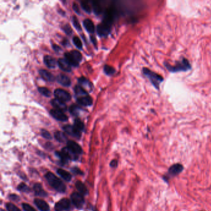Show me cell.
Returning <instances> with one entry per match:
<instances>
[{
    "instance_id": "cell-1",
    "label": "cell",
    "mask_w": 211,
    "mask_h": 211,
    "mask_svg": "<svg viewBox=\"0 0 211 211\" xmlns=\"http://www.w3.org/2000/svg\"><path fill=\"white\" fill-rule=\"evenodd\" d=\"M165 65L168 69V70L172 73H176L179 71H186L190 70L191 68L189 61L186 58H183V59L179 61H176L174 65H170L168 63H165Z\"/></svg>"
},
{
    "instance_id": "cell-2",
    "label": "cell",
    "mask_w": 211,
    "mask_h": 211,
    "mask_svg": "<svg viewBox=\"0 0 211 211\" xmlns=\"http://www.w3.org/2000/svg\"><path fill=\"white\" fill-rule=\"evenodd\" d=\"M45 178L47 180L49 183L51 185V186H52L57 191L60 193H64L65 191V185L53 173L51 172L47 173L45 175Z\"/></svg>"
},
{
    "instance_id": "cell-3",
    "label": "cell",
    "mask_w": 211,
    "mask_h": 211,
    "mask_svg": "<svg viewBox=\"0 0 211 211\" xmlns=\"http://www.w3.org/2000/svg\"><path fill=\"white\" fill-rule=\"evenodd\" d=\"M143 73L146 77H147L152 84L156 88L158 89L160 84L163 82V78L162 76L157 74L156 73L150 70L148 68H144L143 69Z\"/></svg>"
},
{
    "instance_id": "cell-4",
    "label": "cell",
    "mask_w": 211,
    "mask_h": 211,
    "mask_svg": "<svg viewBox=\"0 0 211 211\" xmlns=\"http://www.w3.org/2000/svg\"><path fill=\"white\" fill-rule=\"evenodd\" d=\"M184 167L181 163H175L170 166L168 170L167 173L163 175V179L165 182H168V181L178 175L183 170Z\"/></svg>"
},
{
    "instance_id": "cell-5",
    "label": "cell",
    "mask_w": 211,
    "mask_h": 211,
    "mask_svg": "<svg viewBox=\"0 0 211 211\" xmlns=\"http://www.w3.org/2000/svg\"><path fill=\"white\" fill-rule=\"evenodd\" d=\"M64 57L70 65L73 66H77L82 58L81 53L77 50H73L65 53Z\"/></svg>"
},
{
    "instance_id": "cell-6",
    "label": "cell",
    "mask_w": 211,
    "mask_h": 211,
    "mask_svg": "<svg viewBox=\"0 0 211 211\" xmlns=\"http://www.w3.org/2000/svg\"><path fill=\"white\" fill-rule=\"evenodd\" d=\"M54 95L56 97V99L64 102H68L71 99V94L67 91L61 89H56L54 92Z\"/></svg>"
},
{
    "instance_id": "cell-7",
    "label": "cell",
    "mask_w": 211,
    "mask_h": 211,
    "mask_svg": "<svg viewBox=\"0 0 211 211\" xmlns=\"http://www.w3.org/2000/svg\"><path fill=\"white\" fill-rule=\"evenodd\" d=\"M111 26V24L103 21L100 24L97 26V31L98 34L102 37L108 35L110 32Z\"/></svg>"
},
{
    "instance_id": "cell-8",
    "label": "cell",
    "mask_w": 211,
    "mask_h": 211,
    "mask_svg": "<svg viewBox=\"0 0 211 211\" xmlns=\"http://www.w3.org/2000/svg\"><path fill=\"white\" fill-rule=\"evenodd\" d=\"M73 204L77 208H81L84 204V199L82 195L78 193H73L71 196Z\"/></svg>"
},
{
    "instance_id": "cell-9",
    "label": "cell",
    "mask_w": 211,
    "mask_h": 211,
    "mask_svg": "<svg viewBox=\"0 0 211 211\" xmlns=\"http://www.w3.org/2000/svg\"><path fill=\"white\" fill-rule=\"evenodd\" d=\"M64 131L68 134L69 135L76 138L77 139L80 138L81 136V131H79L77 128H76L74 126H71V125H66L63 127Z\"/></svg>"
},
{
    "instance_id": "cell-10",
    "label": "cell",
    "mask_w": 211,
    "mask_h": 211,
    "mask_svg": "<svg viewBox=\"0 0 211 211\" xmlns=\"http://www.w3.org/2000/svg\"><path fill=\"white\" fill-rule=\"evenodd\" d=\"M50 114L54 118L60 121H66L68 119V116L64 113L63 111L55 108L50 110Z\"/></svg>"
},
{
    "instance_id": "cell-11",
    "label": "cell",
    "mask_w": 211,
    "mask_h": 211,
    "mask_svg": "<svg viewBox=\"0 0 211 211\" xmlns=\"http://www.w3.org/2000/svg\"><path fill=\"white\" fill-rule=\"evenodd\" d=\"M70 208V202L68 199H62L55 205V211H63L67 210Z\"/></svg>"
},
{
    "instance_id": "cell-12",
    "label": "cell",
    "mask_w": 211,
    "mask_h": 211,
    "mask_svg": "<svg viewBox=\"0 0 211 211\" xmlns=\"http://www.w3.org/2000/svg\"><path fill=\"white\" fill-rule=\"evenodd\" d=\"M68 148L71 150L75 154H80L82 153V148L76 142L73 141H69L67 143Z\"/></svg>"
},
{
    "instance_id": "cell-13",
    "label": "cell",
    "mask_w": 211,
    "mask_h": 211,
    "mask_svg": "<svg viewBox=\"0 0 211 211\" xmlns=\"http://www.w3.org/2000/svg\"><path fill=\"white\" fill-rule=\"evenodd\" d=\"M56 81H58V83H59L60 84H61L62 86L68 87L69 86L71 85V79H69V77L64 74H60L59 75L57 76L56 77Z\"/></svg>"
},
{
    "instance_id": "cell-14",
    "label": "cell",
    "mask_w": 211,
    "mask_h": 211,
    "mask_svg": "<svg viewBox=\"0 0 211 211\" xmlns=\"http://www.w3.org/2000/svg\"><path fill=\"white\" fill-rule=\"evenodd\" d=\"M59 67L64 71L70 72L71 71V66L65 58H60L58 61Z\"/></svg>"
},
{
    "instance_id": "cell-15",
    "label": "cell",
    "mask_w": 211,
    "mask_h": 211,
    "mask_svg": "<svg viewBox=\"0 0 211 211\" xmlns=\"http://www.w3.org/2000/svg\"><path fill=\"white\" fill-rule=\"evenodd\" d=\"M77 102L78 103V104L81 106H92L93 103V100L91 96H87L79 97L77 100Z\"/></svg>"
},
{
    "instance_id": "cell-16",
    "label": "cell",
    "mask_w": 211,
    "mask_h": 211,
    "mask_svg": "<svg viewBox=\"0 0 211 211\" xmlns=\"http://www.w3.org/2000/svg\"><path fill=\"white\" fill-rule=\"evenodd\" d=\"M51 104L55 109L61 110V111H66L67 110V106L64 102H62L57 99H54L51 101Z\"/></svg>"
},
{
    "instance_id": "cell-17",
    "label": "cell",
    "mask_w": 211,
    "mask_h": 211,
    "mask_svg": "<svg viewBox=\"0 0 211 211\" xmlns=\"http://www.w3.org/2000/svg\"><path fill=\"white\" fill-rule=\"evenodd\" d=\"M34 203L41 211H50V207L45 201L39 199H35L34 200Z\"/></svg>"
},
{
    "instance_id": "cell-18",
    "label": "cell",
    "mask_w": 211,
    "mask_h": 211,
    "mask_svg": "<svg viewBox=\"0 0 211 211\" xmlns=\"http://www.w3.org/2000/svg\"><path fill=\"white\" fill-rule=\"evenodd\" d=\"M39 73L40 76L47 81H53L54 79V77L52 74L47 70L41 69L39 71Z\"/></svg>"
},
{
    "instance_id": "cell-19",
    "label": "cell",
    "mask_w": 211,
    "mask_h": 211,
    "mask_svg": "<svg viewBox=\"0 0 211 211\" xmlns=\"http://www.w3.org/2000/svg\"><path fill=\"white\" fill-rule=\"evenodd\" d=\"M44 63H45L46 66L49 68H54L56 67V61L54 58L49 55H46L44 56Z\"/></svg>"
},
{
    "instance_id": "cell-20",
    "label": "cell",
    "mask_w": 211,
    "mask_h": 211,
    "mask_svg": "<svg viewBox=\"0 0 211 211\" xmlns=\"http://www.w3.org/2000/svg\"><path fill=\"white\" fill-rule=\"evenodd\" d=\"M84 26L86 28V29L90 33H93L95 31V26L93 23V22L89 19H86L84 20L83 22Z\"/></svg>"
},
{
    "instance_id": "cell-21",
    "label": "cell",
    "mask_w": 211,
    "mask_h": 211,
    "mask_svg": "<svg viewBox=\"0 0 211 211\" xmlns=\"http://www.w3.org/2000/svg\"><path fill=\"white\" fill-rule=\"evenodd\" d=\"M34 190L35 195L37 196H46L47 195V193L43 190L42 185L39 183H36L34 185Z\"/></svg>"
},
{
    "instance_id": "cell-22",
    "label": "cell",
    "mask_w": 211,
    "mask_h": 211,
    "mask_svg": "<svg viewBox=\"0 0 211 211\" xmlns=\"http://www.w3.org/2000/svg\"><path fill=\"white\" fill-rule=\"evenodd\" d=\"M78 82L80 84V86L83 87L85 90L86 88L91 89L92 88V84L85 77H80L78 79Z\"/></svg>"
},
{
    "instance_id": "cell-23",
    "label": "cell",
    "mask_w": 211,
    "mask_h": 211,
    "mask_svg": "<svg viewBox=\"0 0 211 211\" xmlns=\"http://www.w3.org/2000/svg\"><path fill=\"white\" fill-rule=\"evenodd\" d=\"M57 173L61 178H63L66 181H69L71 180V175H70L69 172H68L66 170L59 168V169H58Z\"/></svg>"
},
{
    "instance_id": "cell-24",
    "label": "cell",
    "mask_w": 211,
    "mask_h": 211,
    "mask_svg": "<svg viewBox=\"0 0 211 211\" xmlns=\"http://www.w3.org/2000/svg\"><path fill=\"white\" fill-rule=\"evenodd\" d=\"M74 92L76 96H79V97L88 96L87 92L81 86H76L74 87Z\"/></svg>"
},
{
    "instance_id": "cell-25",
    "label": "cell",
    "mask_w": 211,
    "mask_h": 211,
    "mask_svg": "<svg viewBox=\"0 0 211 211\" xmlns=\"http://www.w3.org/2000/svg\"><path fill=\"white\" fill-rule=\"evenodd\" d=\"M76 187L77 188V190L82 195H86L88 194V191L87 189L86 188V186L84 185V184L83 183H82L81 181H77L76 183Z\"/></svg>"
},
{
    "instance_id": "cell-26",
    "label": "cell",
    "mask_w": 211,
    "mask_h": 211,
    "mask_svg": "<svg viewBox=\"0 0 211 211\" xmlns=\"http://www.w3.org/2000/svg\"><path fill=\"white\" fill-rule=\"evenodd\" d=\"M92 9L94 10V12H95L96 14L99 15L100 14H101L102 11V8L101 5L100 4V3L98 1H92Z\"/></svg>"
},
{
    "instance_id": "cell-27",
    "label": "cell",
    "mask_w": 211,
    "mask_h": 211,
    "mask_svg": "<svg viewBox=\"0 0 211 211\" xmlns=\"http://www.w3.org/2000/svg\"><path fill=\"white\" fill-rule=\"evenodd\" d=\"M81 110H82L81 108L76 105H73L69 108L70 113L74 116H78L80 114V112Z\"/></svg>"
},
{
    "instance_id": "cell-28",
    "label": "cell",
    "mask_w": 211,
    "mask_h": 211,
    "mask_svg": "<svg viewBox=\"0 0 211 211\" xmlns=\"http://www.w3.org/2000/svg\"><path fill=\"white\" fill-rule=\"evenodd\" d=\"M74 126L77 128L79 131H80L81 132L84 129V124L83 123V122L79 118H77L74 120Z\"/></svg>"
},
{
    "instance_id": "cell-29",
    "label": "cell",
    "mask_w": 211,
    "mask_h": 211,
    "mask_svg": "<svg viewBox=\"0 0 211 211\" xmlns=\"http://www.w3.org/2000/svg\"><path fill=\"white\" fill-rule=\"evenodd\" d=\"M54 137L57 141L59 142H64L66 140L67 138L65 134L60 131H57L54 133Z\"/></svg>"
},
{
    "instance_id": "cell-30",
    "label": "cell",
    "mask_w": 211,
    "mask_h": 211,
    "mask_svg": "<svg viewBox=\"0 0 211 211\" xmlns=\"http://www.w3.org/2000/svg\"><path fill=\"white\" fill-rule=\"evenodd\" d=\"M81 6L82 7V9L87 12V13H91V10H92V7L91 6V5L89 4V2L88 1H82L81 2Z\"/></svg>"
},
{
    "instance_id": "cell-31",
    "label": "cell",
    "mask_w": 211,
    "mask_h": 211,
    "mask_svg": "<svg viewBox=\"0 0 211 211\" xmlns=\"http://www.w3.org/2000/svg\"><path fill=\"white\" fill-rule=\"evenodd\" d=\"M39 91L45 97H50L51 92L46 87H39Z\"/></svg>"
},
{
    "instance_id": "cell-32",
    "label": "cell",
    "mask_w": 211,
    "mask_h": 211,
    "mask_svg": "<svg viewBox=\"0 0 211 211\" xmlns=\"http://www.w3.org/2000/svg\"><path fill=\"white\" fill-rule=\"evenodd\" d=\"M73 43L74 44V45H76V47L77 48H78L79 49H81L82 47V42L80 40V39L78 37H74L73 39Z\"/></svg>"
},
{
    "instance_id": "cell-33",
    "label": "cell",
    "mask_w": 211,
    "mask_h": 211,
    "mask_svg": "<svg viewBox=\"0 0 211 211\" xmlns=\"http://www.w3.org/2000/svg\"><path fill=\"white\" fill-rule=\"evenodd\" d=\"M104 71H105L106 74H107L108 75L113 74L115 72V69L112 66L107 65V64H106V66H104Z\"/></svg>"
},
{
    "instance_id": "cell-34",
    "label": "cell",
    "mask_w": 211,
    "mask_h": 211,
    "mask_svg": "<svg viewBox=\"0 0 211 211\" xmlns=\"http://www.w3.org/2000/svg\"><path fill=\"white\" fill-rule=\"evenodd\" d=\"M6 207L8 211H21L17 207L12 203H7Z\"/></svg>"
},
{
    "instance_id": "cell-35",
    "label": "cell",
    "mask_w": 211,
    "mask_h": 211,
    "mask_svg": "<svg viewBox=\"0 0 211 211\" xmlns=\"http://www.w3.org/2000/svg\"><path fill=\"white\" fill-rule=\"evenodd\" d=\"M73 24H74V27H76V29H77L78 30H81V27L80 23L78 21V19H77V17L76 16L73 17Z\"/></svg>"
},
{
    "instance_id": "cell-36",
    "label": "cell",
    "mask_w": 211,
    "mask_h": 211,
    "mask_svg": "<svg viewBox=\"0 0 211 211\" xmlns=\"http://www.w3.org/2000/svg\"><path fill=\"white\" fill-rule=\"evenodd\" d=\"M18 190L21 191H23V192H28L29 191V188H28V186L24 184V183H21L18 187H17Z\"/></svg>"
},
{
    "instance_id": "cell-37",
    "label": "cell",
    "mask_w": 211,
    "mask_h": 211,
    "mask_svg": "<svg viewBox=\"0 0 211 211\" xmlns=\"http://www.w3.org/2000/svg\"><path fill=\"white\" fill-rule=\"evenodd\" d=\"M41 134L42 136L45 138V139H50L52 138V136L50 134L49 132H48L47 130H45V129H42V132H41Z\"/></svg>"
},
{
    "instance_id": "cell-38",
    "label": "cell",
    "mask_w": 211,
    "mask_h": 211,
    "mask_svg": "<svg viewBox=\"0 0 211 211\" xmlns=\"http://www.w3.org/2000/svg\"><path fill=\"white\" fill-rule=\"evenodd\" d=\"M22 208L25 211H36L35 209L28 204H22Z\"/></svg>"
},
{
    "instance_id": "cell-39",
    "label": "cell",
    "mask_w": 211,
    "mask_h": 211,
    "mask_svg": "<svg viewBox=\"0 0 211 211\" xmlns=\"http://www.w3.org/2000/svg\"><path fill=\"white\" fill-rule=\"evenodd\" d=\"M64 30L68 34H71L72 33V29L71 28V27L69 26H68V24H66L64 27Z\"/></svg>"
},
{
    "instance_id": "cell-40",
    "label": "cell",
    "mask_w": 211,
    "mask_h": 211,
    "mask_svg": "<svg viewBox=\"0 0 211 211\" xmlns=\"http://www.w3.org/2000/svg\"><path fill=\"white\" fill-rule=\"evenodd\" d=\"M73 9L78 14H79L80 11H79V6L77 5V3L76 2H73Z\"/></svg>"
},
{
    "instance_id": "cell-41",
    "label": "cell",
    "mask_w": 211,
    "mask_h": 211,
    "mask_svg": "<svg viewBox=\"0 0 211 211\" xmlns=\"http://www.w3.org/2000/svg\"><path fill=\"white\" fill-rule=\"evenodd\" d=\"M117 165H118V162L115 160H112L111 162V163H110V166L111 167H116L117 166Z\"/></svg>"
},
{
    "instance_id": "cell-42",
    "label": "cell",
    "mask_w": 211,
    "mask_h": 211,
    "mask_svg": "<svg viewBox=\"0 0 211 211\" xmlns=\"http://www.w3.org/2000/svg\"><path fill=\"white\" fill-rule=\"evenodd\" d=\"M73 172H75V173H77L78 174H82V173L81 171V170L79 169V168H73Z\"/></svg>"
},
{
    "instance_id": "cell-43",
    "label": "cell",
    "mask_w": 211,
    "mask_h": 211,
    "mask_svg": "<svg viewBox=\"0 0 211 211\" xmlns=\"http://www.w3.org/2000/svg\"><path fill=\"white\" fill-rule=\"evenodd\" d=\"M53 48H54V50H56V51H58L59 50H60V48L59 47H58L56 45H53Z\"/></svg>"
}]
</instances>
